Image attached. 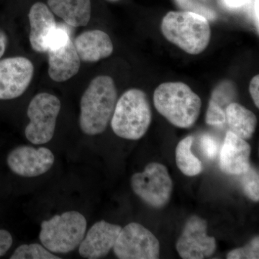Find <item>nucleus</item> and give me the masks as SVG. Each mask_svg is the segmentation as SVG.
Wrapping results in <instances>:
<instances>
[{"label": "nucleus", "mask_w": 259, "mask_h": 259, "mask_svg": "<svg viewBox=\"0 0 259 259\" xmlns=\"http://www.w3.org/2000/svg\"><path fill=\"white\" fill-rule=\"evenodd\" d=\"M117 101L115 81L109 76L92 80L80 102L79 126L88 136L101 134L111 120Z\"/></svg>", "instance_id": "1"}, {"label": "nucleus", "mask_w": 259, "mask_h": 259, "mask_svg": "<svg viewBox=\"0 0 259 259\" xmlns=\"http://www.w3.org/2000/svg\"><path fill=\"white\" fill-rule=\"evenodd\" d=\"M155 108L170 123L180 128H190L197 122L202 100L187 83L164 82L153 93Z\"/></svg>", "instance_id": "2"}, {"label": "nucleus", "mask_w": 259, "mask_h": 259, "mask_svg": "<svg viewBox=\"0 0 259 259\" xmlns=\"http://www.w3.org/2000/svg\"><path fill=\"white\" fill-rule=\"evenodd\" d=\"M161 30L168 42L190 55H199L210 42L208 20L194 12H168L162 19Z\"/></svg>", "instance_id": "3"}, {"label": "nucleus", "mask_w": 259, "mask_h": 259, "mask_svg": "<svg viewBox=\"0 0 259 259\" xmlns=\"http://www.w3.org/2000/svg\"><path fill=\"white\" fill-rule=\"evenodd\" d=\"M111 127L116 136L137 141L144 137L152 122V111L147 95L139 89L122 94L112 114Z\"/></svg>", "instance_id": "4"}, {"label": "nucleus", "mask_w": 259, "mask_h": 259, "mask_svg": "<svg viewBox=\"0 0 259 259\" xmlns=\"http://www.w3.org/2000/svg\"><path fill=\"white\" fill-rule=\"evenodd\" d=\"M88 228L86 218L76 210L55 214L40 225L39 238L52 253H68L79 247Z\"/></svg>", "instance_id": "5"}, {"label": "nucleus", "mask_w": 259, "mask_h": 259, "mask_svg": "<svg viewBox=\"0 0 259 259\" xmlns=\"http://www.w3.org/2000/svg\"><path fill=\"white\" fill-rule=\"evenodd\" d=\"M60 110L61 102L55 95L47 93L35 95L27 110L30 122L25 127V135L28 141L33 145L50 142L55 134Z\"/></svg>", "instance_id": "6"}, {"label": "nucleus", "mask_w": 259, "mask_h": 259, "mask_svg": "<svg viewBox=\"0 0 259 259\" xmlns=\"http://www.w3.org/2000/svg\"><path fill=\"white\" fill-rule=\"evenodd\" d=\"M134 193L145 203L154 208H163L169 202L173 192V182L164 165L150 163L141 173L131 177Z\"/></svg>", "instance_id": "7"}, {"label": "nucleus", "mask_w": 259, "mask_h": 259, "mask_svg": "<svg viewBox=\"0 0 259 259\" xmlns=\"http://www.w3.org/2000/svg\"><path fill=\"white\" fill-rule=\"evenodd\" d=\"M112 249L120 259H157L160 256L158 238L138 223L122 228Z\"/></svg>", "instance_id": "8"}, {"label": "nucleus", "mask_w": 259, "mask_h": 259, "mask_svg": "<svg viewBox=\"0 0 259 259\" xmlns=\"http://www.w3.org/2000/svg\"><path fill=\"white\" fill-rule=\"evenodd\" d=\"M207 222L199 216L187 220L176 243L181 258L202 259L214 254L217 248L214 237L207 235Z\"/></svg>", "instance_id": "9"}, {"label": "nucleus", "mask_w": 259, "mask_h": 259, "mask_svg": "<svg viewBox=\"0 0 259 259\" xmlns=\"http://www.w3.org/2000/svg\"><path fill=\"white\" fill-rule=\"evenodd\" d=\"M55 156L49 148L20 146L8 154L7 163L13 173L25 178L45 175L54 166Z\"/></svg>", "instance_id": "10"}, {"label": "nucleus", "mask_w": 259, "mask_h": 259, "mask_svg": "<svg viewBox=\"0 0 259 259\" xmlns=\"http://www.w3.org/2000/svg\"><path fill=\"white\" fill-rule=\"evenodd\" d=\"M33 74V64L26 58L18 56L0 61V100H13L23 95Z\"/></svg>", "instance_id": "11"}, {"label": "nucleus", "mask_w": 259, "mask_h": 259, "mask_svg": "<svg viewBox=\"0 0 259 259\" xmlns=\"http://www.w3.org/2000/svg\"><path fill=\"white\" fill-rule=\"evenodd\" d=\"M122 227L105 221L95 223L85 233L79 245V253L83 258L98 259L106 256L115 245Z\"/></svg>", "instance_id": "12"}, {"label": "nucleus", "mask_w": 259, "mask_h": 259, "mask_svg": "<svg viewBox=\"0 0 259 259\" xmlns=\"http://www.w3.org/2000/svg\"><path fill=\"white\" fill-rule=\"evenodd\" d=\"M251 148L245 140L228 131L220 156V167L225 173L241 176L250 166Z\"/></svg>", "instance_id": "13"}, {"label": "nucleus", "mask_w": 259, "mask_h": 259, "mask_svg": "<svg viewBox=\"0 0 259 259\" xmlns=\"http://www.w3.org/2000/svg\"><path fill=\"white\" fill-rule=\"evenodd\" d=\"M49 54V74L56 82L67 81L80 69L81 60L71 38L62 47L51 49Z\"/></svg>", "instance_id": "14"}, {"label": "nucleus", "mask_w": 259, "mask_h": 259, "mask_svg": "<svg viewBox=\"0 0 259 259\" xmlns=\"http://www.w3.org/2000/svg\"><path fill=\"white\" fill-rule=\"evenodd\" d=\"M28 17L32 49L38 53L47 52L49 37L57 27L52 12L44 3H36L30 8Z\"/></svg>", "instance_id": "15"}, {"label": "nucleus", "mask_w": 259, "mask_h": 259, "mask_svg": "<svg viewBox=\"0 0 259 259\" xmlns=\"http://www.w3.org/2000/svg\"><path fill=\"white\" fill-rule=\"evenodd\" d=\"M74 44L80 60L83 62H97L113 53L111 39L106 32L100 30L82 32L75 39Z\"/></svg>", "instance_id": "16"}, {"label": "nucleus", "mask_w": 259, "mask_h": 259, "mask_svg": "<svg viewBox=\"0 0 259 259\" xmlns=\"http://www.w3.org/2000/svg\"><path fill=\"white\" fill-rule=\"evenodd\" d=\"M49 9L72 27L86 26L91 18L90 0H48Z\"/></svg>", "instance_id": "17"}, {"label": "nucleus", "mask_w": 259, "mask_h": 259, "mask_svg": "<svg viewBox=\"0 0 259 259\" xmlns=\"http://www.w3.org/2000/svg\"><path fill=\"white\" fill-rule=\"evenodd\" d=\"M226 117L230 131L238 137L246 141L253 136L257 126L256 116L246 107L232 102L226 107Z\"/></svg>", "instance_id": "18"}, {"label": "nucleus", "mask_w": 259, "mask_h": 259, "mask_svg": "<svg viewBox=\"0 0 259 259\" xmlns=\"http://www.w3.org/2000/svg\"><path fill=\"white\" fill-rule=\"evenodd\" d=\"M193 142V136H187L180 141L175 151L177 167L187 177L197 176L203 170L202 162L192 153Z\"/></svg>", "instance_id": "19"}, {"label": "nucleus", "mask_w": 259, "mask_h": 259, "mask_svg": "<svg viewBox=\"0 0 259 259\" xmlns=\"http://www.w3.org/2000/svg\"><path fill=\"white\" fill-rule=\"evenodd\" d=\"M237 96V88L230 80L221 81L213 90L209 104L226 111L229 104L234 102Z\"/></svg>", "instance_id": "20"}, {"label": "nucleus", "mask_w": 259, "mask_h": 259, "mask_svg": "<svg viewBox=\"0 0 259 259\" xmlns=\"http://www.w3.org/2000/svg\"><path fill=\"white\" fill-rule=\"evenodd\" d=\"M11 259H61L55 253L47 249L42 244H23L15 249Z\"/></svg>", "instance_id": "21"}, {"label": "nucleus", "mask_w": 259, "mask_h": 259, "mask_svg": "<svg viewBox=\"0 0 259 259\" xmlns=\"http://www.w3.org/2000/svg\"><path fill=\"white\" fill-rule=\"evenodd\" d=\"M241 186L243 192L248 199L255 202L259 201L258 171L250 166L248 171L241 175Z\"/></svg>", "instance_id": "22"}, {"label": "nucleus", "mask_w": 259, "mask_h": 259, "mask_svg": "<svg viewBox=\"0 0 259 259\" xmlns=\"http://www.w3.org/2000/svg\"><path fill=\"white\" fill-rule=\"evenodd\" d=\"M228 259H258L259 258V238L255 236L248 244L242 248L232 250L227 255Z\"/></svg>", "instance_id": "23"}, {"label": "nucleus", "mask_w": 259, "mask_h": 259, "mask_svg": "<svg viewBox=\"0 0 259 259\" xmlns=\"http://www.w3.org/2000/svg\"><path fill=\"white\" fill-rule=\"evenodd\" d=\"M71 38L69 35V32L64 27H56L55 30L49 37L47 42V51L51 49H56L65 45L69 39Z\"/></svg>", "instance_id": "24"}, {"label": "nucleus", "mask_w": 259, "mask_h": 259, "mask_svg": "<svg viewBox=\"0 0 259 259\" xmlns=\"http://www.w3.org/2000/svg\"><path fill=\"white\" fill-rule=\"evenodd\" d=\"M200 148L207 159L214 160L217 156L218 151L217 141L209 135H204L201 138Z\"/></svg>", "instance_id": "25"}, {"label": "nucleus", "mask_w": 259, "mask_h": 259, "mask_svg": "<svg viewBox=\"0 0 259 259\" xmlns=\"http://www.w3.org/2000/svg\"><path fill=\"white\" fill-rule=\"evenodd\" d=\"M13 243L11 233L6 230L0 229V257L3 256L10 250Z\"/></svg>", "instance_id": "26"}, {"label": "nucleus", "mask_w": 259, "mask_h": 259, "mask_svg": "<svg viewBox=\"0 0 259 259\" xmlns=\"http://www.w3.org/2000/svg\"><path fill=\"white\" fill-rule=\"evenodd\" d=\"M249 93L252 100L257 108L259 107V76L255 75L250 80L249 83Z\"/></svg>", "instance_id": "27"}, {"label": "nucleus", "mask_w": 259, "mask_h": 259, "mask_svg": "<svg viewBox=\"0 0 259 259\" xmlns=\"http://www.w3.org/2000/svg\"><path fill=\"white\" fill-rule=\"evenodd\" d=\"M8 44V37L2 29H0V59L4 55Z\"/></svg>", "instance_id": "28"}, {"label": "nucleus", "mask_w": 259, "mask_h": 259, "mask_svg": "<svg viewBox=\"0 0 259 259\" xmlns=\"http://www.w3.org/2000/svg\"><path fill=\"white\" fill-rule=\"evenodd\" d=\"M227 6L232 8H239L246 4L249 0H223Z\"/></svg>", "instance_id": "29"}, {"label": "nucleus", "mask_w": 259, "mask_h": 259, "mask_svg": "<svg viewBox=\"0 0 259 259\" xmlns=\"http://www.w3.org/2000/svg\"><path fill=\"white\" fill-rule=\"evenodd\" d=\"M258 0H255V6H254V10H255V24H257V27L258 28Z\"/></svg>", "instance_id": "30"}, {"label": "nucleus", "mask_w": 259, "mask_h": 259, "mask_svg": "<svg viewBox=\"0 0 259 259\" xmlns=\"http://www.w3.org/2000/svg\"><path fill=\"white\" fill-rule=\"evenodd\" d=\"M107 1L112 2V3H114V2L119 1V0H107Z\"/></svg>", "instance_id": "31"}]
</instances>
